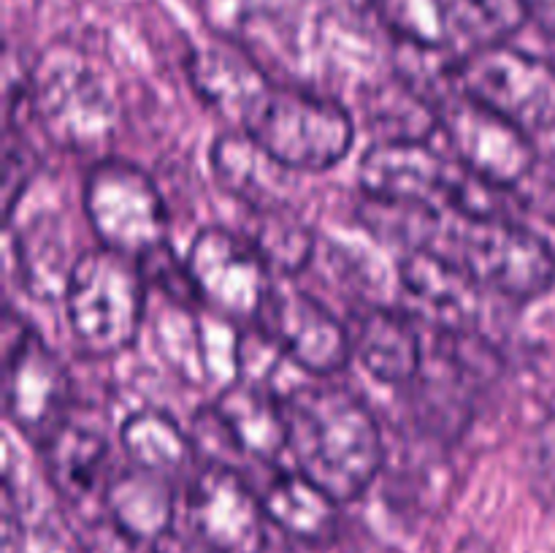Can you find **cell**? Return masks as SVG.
<instances>
[{
  "mask_svg": "<svg viewBox=\"0 0 555 553\" xmlns=\"http://www.w3.org/2000/svg\"><path fill=\"white\" fill-rule=\"evenodd\" d=\"M287 453L339 504L369 491L385 464L379 423L356 390L309 383L285 396Z\"/></svg>",
  "mask_w": 555,
  "mask_h": 553,
  "instance_id": "6da1fadb",
  "label": "cell"
},
{
  "mask_svg": "<svg viewBox=\"0 0 555 553\" xmlns=\"http://www.w3.org/2000/svg\"><path fill=\"white\" fill-rule=\"evenodd\" d=\"M358 182L369 198L434 215H502L499 193L504 190L475 177L453 155L434 150L423 139L374 141L361 157Z\"/></svg>",
  "mask_w": 555,
  "mask_h": 553,
  "instance_id": "7a4b0ae2",
  "label": "cell"
},
{
  "mask_svg": "<svg viewBox=\"0 0 555 553\" xmlns=\"http://www.w3.org/2000/svg\"><path fill=\"white\" fill-rule=\"evenodd\" d=\"M30 108L60 150L90 152L108 144L119 123L114 92L101 70L68 41L49 43L27 81Z\"/></svg>",
  "mask_w": 555,
  "mask_h": 553,
  "instance_id": "3957f363",
  "label": "cell"
},
{
  "mask_svg": "<svg viewBox=\"0 0 555 553\" xmlns=\"http://www.w3.org/2000/svg\"><path fill=\"white\" fill-rule=\"evenodd\" d=\"M238 128L291 171H328L356 144V123L341 103L271 81L242 114Z\"/></svg>",
  "mask_w": 555,
  "mask_h": 553,
  "instance_id": "277c9868",
  "label": "cell"
},
{
  "mask_svg": "<svg viewBox=\"0 0 555 553\" xmlns=\"http://www.w3.org/2000/svg\"><path fill=\"white\" fill-rule=\"evenodd\" d=\"M63 301L76 342L90 356H117L135 345L144 325L146 276L128 255L87 249L70 263Z\"/></svg>",
  "mask_w": 555,
  "mask_h": 553,
  "instance_id": "5b68a950",
  "label": "cell"
},
{
  "mask_svg": "<svg viewBox=\"0 0 555 553\" xmlns=\"http://www.w3.org/2000/svg\"><path fill=\"white\" fill-rule=\"evenodd\" d=\"M453 217L439 253L453 258L486 291L509 301H534L555 285V249L507 215Z\"/></svg>",
  "mask_w": 555,
  "mask_h": 553,
  "instance_id": "8992f818",
  "label": "cell"
},
{
  "mask_svg": "<svg viewBox=\"0 0 555 553\" xmlns=\"http://www.w3.org/2000/svg\"><path fill=\"white\" fill-rule=\"evenodd\" d=\"M85 215L101 247L141 260L168 244V211L155 179L122 157H103L85 179Z\"/></svg>",
  "mask_w": 555,
  "mask_h": 553,
  "instance_id": "52a82bcc",
  "label": "cell"
},
{
  "mask_svg": "<svg viewBox=\"0 0 555 553\" xmlns=\"http://www.w3.org/2000/svg\"><path fill=\"white\" fill-rule=\"evenodd\" d=\"M453 87L529 136L555 130V65L524 49L496 43L464 54Z\"/></svg>",
  "mask_w": 555,
  "mask_h": 553,
  "instance_id": "ba28073f",
  "label": "cell"
},
{
  "mask_svg": "<svg viewBox=\"0 0 555 553\" xmlns=\"http://www.w3.org/2000/svg\"><path fill=\"white\" fill-rule=\"evenodd\" d=\"M184 263L201 307L238 325L258 320L274 287V271L258 247L244 233H231L225 228H201L190 242Z\"/></svg>",
  "mask_w": 555,
  "mask_h": 553,
  "instance_id": "9c48e42d",
  "label": "cell"
},
{
  "mask_svg": "<svg viewBox=\"0 0 555 553\" xmlns=\"http://www.w3.org/2000/svg\"><path fill=\"white\" fill-rule=\"evenodd\" d=\"M437 128L450 155L499 190H518L537 166L531 136L459 90L437 103Z\"/></svg>",
  "mask_w": 555,
  "mask_h": 553,
  "instance_id": "30bf717a",
  "label": "cell"
},
{
  "mask_svg": "<svg viewBox=\"0 0 555 553\" xmlns=\"http://www.w3.org/2000/svg\"><path fill=\"white\" fill-rule=\"evenodd\" d=\"M255 325L271 347L314 377L341 372L352 356L350 329L323 301L291 282H274Z\"/></svg>",
  "mask_w": 555,
  "mask_h": 553,
  "instance_id": "8fae6325",
  "label": "cell"
},
{
  "mask_svg": "<svg viewBox=\"0 0 555 553\" xmlns=\"http://www.w3.org/2000/svg\"><path fill=\"white\" fill-rule=\"evenodd\" d=\"M190 531L220 553H260L266 510L260 493L231 464L206 461L188 488Z\"/></svg>",
  "mask_w": 555,
  "mask_h": 553,
  "instance_id": "7c38bea8",
  "label": "cell"
},
{
  "mask_svg": "<svg viewBox=\"0 0 555 553\" xmlns=\"http://www.w3.org/2000/svg\"><path fill=\"white\" fill-rule=\"evenodd\" d=\"M70 399V377L52 347L30 329L5 358V412L16 428L38 445L65 423Z\"/></svg>",
  "mask_w": 555,
  "mask_h": 553,
  "instance_id": "4fadbf2b",
  "label": "cell"
},
{
  "mask_svg": "<svg viewBox=\"0 0 555 553\" xmlns=\"http://www.w3.org/2000/svg\"><path fill=\"white\" fill-rule=\"evenodd\" d=\"M211 173L217 184L249 211L293 209V173L276 163L263 146L249 139L244 130H225L217 136L209 150Z\"/></svg>",
  "mask_w": 555,
  "mask_h": 553,
  "instance_id": "5bb4252c",
  "label": "cell"
},
{
  "mask_svg": "<svg viewBox=\"0 0 555 553\" xmlns=\"http://www.w3.org/2000/svg\"><path fill=\"white\" fill-rule=\"evenodd\" d=\"M399 280L417 312L442 331H464L477 318V285L453 258L417 247L399 260Z\"/></svg>",
  "mask_w": 555,
  "mask_h": 553,
  "instance_id": "9a60e30c",
  "label": "cell"
},
{
  "mask_svg": "<svg viewBox=\"0 0 555 553\" xmlns=\"http://www.w3.org/2000/svg\"><path fill=\"white\" fill-rule=\"evenodd\" d=\"M242 455L274 464L287 450L285 399L255 377H238L220 388L215 404Z\"/></svg>",
  "mask_w": 555,
  "mask_h": 553,
  "instance_id": "2e32d148",
  "label": "cell"
},
{
  "mask_svg": "<svg viewBox=\"0 0 555 553\" xmlns=\"http://www.w3.org/2000/svg\"><path fill=\"white\" fill-rule=\"evenodd\" d=\"M352 356L385 385H410L421 374L423 342L406 314L388 307H366L352 320Z\"/></svg>",
  "mask_w": 555,
  "mask_h": 553,
  "instance_id": "e0dca14e",
  "label": "cell"
},
{
  "mask_svg": "<svg viewBox=\"0 0 555 553\" xmlns=\"http://www.w3.org/2000/svg\"><path fill=\"white\" fill-rule=\"evenodd\" d=\"M41 455L49 483L70 504H85L112 480L106 477L108 442L95 428L65 421L43 439Z\"/></svg>",
  "mask_w": 555,
  "mask_h": 553,
  "instance_id": "ac0fdd59",
  "label": "cell"
},
{
  "mask_svg": "<svg viewBox=\"0 0 555 553\" xmlns=\"http://www.w3.org/2000/svg\"><path fill=\"white\" fill-rule=\"evenodd\" d=\"M266 518L287 537L307 545H325L339 531V502L301 472H276L260 491Z\"/></svg>",
  "mask_w": 555,
  "mask_h": 553,
  "instance_id": "d6986e66",
  "label": "cell"
},
{
  "mask_svg": "<svg viewBox=\"0 0 555 553\" xmlns=\"http://www.w3.org/2000/svg\"><path fill=\"white\" fill-rule=\"evenodd\" d=\"M103 507L130 537L152 545L173 529L171 477L130 464V470L112 475L103 491Z\"/></svg>",
  "mask_w": 555,
  "mask_h": 553,
  "instance_id": "ffe728a7",
  "label": "cell"
},
{
  "mask_svg": "<svg viewBox=\"0 0 555 553\" xmlns=\"http://www.w3.org/2000/svg\"><path fill=\"white\" fill-rule=\"evenodd\" d=\"M190 81L206 103L233 123H242L249 103L269 85L253 60L225 43L195 49L190 57Z\"/></svg>",
  "mask_w": 555,
  "mask_h": 553,
  "instance_id": "44dd1931",
  "label": "cell"
},
{
  "mask_svg": "<svg viewBox=\"0 0 555 553\" xmlns=\"http://www.w3.org/2000/svg\"><path fill=\"white\" fill-rule=\"evenodd\" d=\"M444 47L455 54L504 43L526 20L524 0H439Z\"/></svg>",
  "mask_w": 555,
  "mask_h": 553,
  "instance_id": "7402d4cb",
  "label": "cell"
},
{
  "mask_svg": "<svg viewBox=\"0 0 555 553\" xmlns=\"http://www.w3.org/2000/svg\"><path fill=\"white\" fill-rule=\"evenodd\" d=\"M119 445L133 466L173 477L190 464L195 445L190 434L168 412L146 407L125 417Z\"/></svg>",
  "mask_w": 555,
  "mask_h": 553,
  "instance_id": "603a6c76",
  "label": "cell"
},
{
  "mask_svg": "<svg viewBox=\"0 0 555 553\" xmlns=\"http://www.w3.org/2000/svg\"><path fill=\"white\" fill-rule=\"evenodd\" d=\"M244 236L258 247L276 276L301 274L314 255V233L296 209L249 211V228Z\"/></svg>",
  "mask_w": 555,
  "mask_h": 553,
  "instance_id": "cb8c5ba5",
  "label": "cell"
},
{
  "mask_svg": "<svg viewBox=\"0 0 555 553\" xmlns=\"http://www.w3.org/2000/svg\"><path fill=\"white\" fill-rule=\"evenodd\" d=\"M81 553H141V542L130 537L108 515L87 520L81 535Z\"/></svg>",
  "mask_w": 555,
  "mask_h": 553,
  "instance_id": "d4e9b609",
  "label": "cell"
},
{
  "mask_svg": "<svg viewBox=\"0 0 555 553\" xmlns=\"http://www.w3.org/2000/svg\"><path fill=\"white\" fill-rule=\"evenodd\" d=\"M150 553H220L211 548L209 542L201 540L198 535H182V531L171 529L150 545Z\"/></svg>",
  "mask_w": 555,
  "mask_h": 553,
  "instance_id": "484cf974",
  "label": "cell"
},
{
  "mask_svg": "<svg viewBox=\"0 0 555 553\" xmlns=\"http://www.w3.org/2000/svg\"><path fill=\"white\" fill-rule=\"evenodd\" d=\"M524 3L529 11V20L555 38V0H524Z\"/></svg>",
  "mask_w": 555,
  "mask_h": 553,
  "instance_id": "4316f807",
  "label": "cell"
},
{
  "mask_svg": "<svg viewBox=\"0 0 555 553\" xmlns=\"http://www.w3.org/2000/svg\"><path fill=\"white\" fill-rule=\"evenodd\" d=\"M453 553H493V545L488 540H482L480 535H469L459 542Z\"/></svg>",
  "mask_w": 555,
  "mask_h": 553,
  "instance_id": "83f0119b",
  "label": "cell"
}]
</instances>
